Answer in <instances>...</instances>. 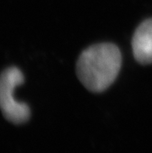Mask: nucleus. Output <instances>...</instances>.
Returning a JSON list of instances; mask_svg holds the SVG:
<instances>
[{
    "label": "nucleus",
    "instance_id": "1",
    "mask_svg": "<svg viewBox=\"0 0 152 153\" xmlns=\"http://www.w3.org/2000/svg\"><path fill=\"white\" fill-rule=\"evenodd\" d=\"M121 64V53L115 45L97 44L83 51L80 54L76 64V73L88 90L101 93L113 83Z\"/></svg>",
    "mask_w": 152,
    "mask_h": 153
},
{
    "label": "nucleus",
    "instance_id": "2",
    "mask_svg": "<svg viewBox=\"0 0 152 153\" xmlns=\"http://www.w3.org/2000/svg\"><path fill=\"white\" fill-rule=\"evenodd\" d=\"M23 82V74L16 67L6 68L0 75V110L6 120L15 124L27 122L30 117L29 106L13 97L15 88Z\"/></svg>",
    "mask_w": 152,
    "mask_h": 153
},
{
    "label": "nucleus",
    "instance_id": "3",
    "mask_svg": "<svg viewBox=\"0 0 152 153\" xmlns=\"http://www.w3.org/2000/svg\"><path fill=\"white\" fill-rule=\"evenodd\" d=\"M132 50L135 59L142 65L152 63V19L138 26L132 38Z\"/></svg>",
    "mask_w": 152,
    "mask_h": 153
}]
</instances>
